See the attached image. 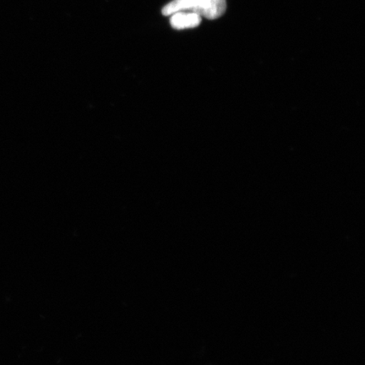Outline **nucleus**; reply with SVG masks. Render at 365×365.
Instances as JSON below:
<instances>
[{
  "mask_svg": "<svg viewBox=\"0 0 365 365\" xmlns=\"http://www.w3.org/2000/svg\"><path fill=\"white\" fill-rule=\"evenodd\" d=\"M226 9V0H173L163 8V14L171 16L179 11H190L208 20H216L225 15Z\"/></svg>",
  "mask_w": 365,
  "mask_h": 365,
  "instance_id": "f257e3e1",
  "label": "nucleus"
},
{
  "mask_svg": "<svg viewBox=\"0 0 365 365\" xmlns=\"http://www.w3.org/2000/svg\"><path fill=\"white\" fill-rule=\"evenodd\" d=\"M202 17L190 11L173 13L170 18V24L176 30L195 29L202 23Z\"/></svg>",
  "mask_w": 365,
  "mask_h": 365,
  "instance_id": "f03ea898",
  "label": "nucleus"
}]
</instances>
